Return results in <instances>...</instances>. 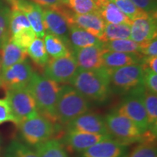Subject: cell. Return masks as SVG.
<instances>
[{
    "label": "cell",
    "mask_w": 157,
    "mask_h": 157,
    "mask_svg": "<svg viewBox=\"0 0 157 157\" xmlns=\"http://www.w3.org/2000/svg\"><path fill=\"white\" fill-rule=\"evenodd\" d=\"M156 14L145 13L133 20L130 25V39L138 44L156 38Z\"/></svg>",
    "instance_id": "cell-14"
},
{
    "label": "cell",
    "mask_w": 157,
    "mask_h": 157,
    "mask_svg": "<svg viewBox=\"0 0 157 157\" xmlns=\"http://www.w3.org/2000/svg\"><path fill=\"white\" fill-rule=\"evenodd\" d=\"M39 157H68L64 146L60 141L51 139L35 147Z\"/></svg>",
    "instance_id": "cell-26"
},
{
    "label": "cell",
    "mask_w": 157,
    "mask_h": 157,
    "mask_svg": "<svg viewBox=\"0 0 157 157\" xmlns=\"http://www.w3.org/2000/svg\"><path fill=\"white\" fill-rule=\"evenodd\" d=\"M12 8L19 10L25 15L36 37L44 38L46 34L43 23L42 7L31 0H16Z\"/></svg>",
    "instance_id": "cell-17"
},
{
    "label": "cell",
    "mask_w": 157,
    "mask_h": 157,
    "mask_svg": "<svg viewBox=\"0 0 157 157\" xmlns=\"http://www.w3.org/2000/svg\"><path fill=\"white\" fill-rule=\"evenodd\" d=\"M108 133L112 139L125 146L144 140L143 134L132 120L119 114L115 110L104 117Z\"/></svg>",
    "instance_id": "cell-5"
},
{
    "label": "cell",
    "mask_w": 157,
    "mask_h": 157,
    "mask_svg": "<svg viewBox=\"0 0 157 157\" xmlns=\"http://www.w3.org/2000/svg\"><path fill=\"white\" fill-rule=\"evenodd\" d=\"M105 52L103 44L72 50L78 67L87 70L103 67V57Z\"/></svg>",
    "instance_id": "cell-16"
},
{
    "label": "cell",
    "mask_w": 157,
    "mask_h": 157,
    "mask_svg": "<svg viewBox=\"0 0 157 157\" xmlns=\"http://www.w3.org/2000/svg\"><path fill=\"white\" fill-rule=\"evenodd\" d=\"M17 126L23 143L34 148L52 139L56 132L55 123L39 113Z\"/></svg>",
    "instance_id": "cell-4"
},
{
    "label": "cell",
    "mask_w": 157,
    "mask_h": 157,
    "mask_svg": "<svg viewBox=\"0 0 157 157\" xmlns=\"http://www.w3.org/2000/svg\"><path fill=\"white\" fill-rule=\"evenodd\" d=\"M141 65L143 67L148 68L154 73H157V56L143 57Z\"/></svg>",
    "instance_id": "cell-41"
},
{
    "label": "cell",
    "mask_w": 157,
    "mask_h": 157,
    "mask_svg": "<svg viewBox=\"0 0 157 157\" xmlns=\"http://www.w3.org/2000/svg\"><path fill=\"white\" fill-rule=\"evenodd\" d=\"M72 52L59 58H50L44 67L43 76L59 84H69L78 70Z\"/></svg>",
    "instance_id": "cell-9"
},
{
    "label": "cell",
    "mask_w": 157,
    "mask_h": 157,
    "mask_svg": "<svg viewBox=\"0 0 157 157\" xmlns=\"http://www.w3.org/2000/svg\"><path fill=\"white\" fill-rule=\"evenodd\" d=\"M157 94L145 89L143 101L146 109L148 122V130L146 132L151 137L156 140L157 130Z\"/></svg>",
    "instance_id": "cell-22"
},
{
    "label": "cell",
    "mask_w": 157,
    "mask_h": 157,
    "mask_svg": "<svg viewBox=\"0 0 157 157\" xmlns=\"http://www.w3.org/2000/svg\"><path fill=\"white\" fill-rule=\"evenodd\" d=\"M130 39V25L126 23H106L100 40L103 43L117 39Z\"/></svg>",
    "instance_id": "cell-25"
},
{
    "label": "cell",
    "mask_w": 157,
    "mask_h": 157,
    "mask_svg": "<svg viewBox=\"0 0 157 157\" xmlns=\"http://www.w3.org/2000/svg\"><path fill=\"white\" fill-rule=\"evenodd\" d=\"M137 7L147 13L156 14L157 0H131Z\"/></svg>",
    "instance_id": "cell-39"
},
{
    "label": "cell",
    "mask_w": 157,
    "mask_h": 157,
    "mask_svg": "<svg viewBox=\"0 0 157 157\" xmlns=\"http://www.w3.org/2000/svg\"><path fill=\"white\" fill-rule=\"evenodd\" d=\"M140 46V53L145 56H157V38L141 43Z\"/></svg>",
    "instance_id": "cell-38"
},
{
    "label": "cell",
    "mask_w": 157,
    "mask_h": 157,
    "mask_svg": "<svg viewBox=\"0 0 157 157\" xmlns=\"http://www.w3.org/2000/svg\"><path fill=\"white\" fill-rule=\"evenodd\" d=\"M95 1V2L96 3V5H98V8H99L101 6H102L103 5H104L105 3H106L107 2L110 1V0H94Z\"/></svg>",
    "instance_id": "cell-42"
},
{
    "label": "cell",
    "mask_w": 157,
    "mask_h": 157,
    "mask_svg": "<svg viewBox=\"0 0 157 157\" xmlns=\"http://www.w3.org/2000/svg\"><path fill=\"white\" fill-rule=\"evenodd\" d=\"M7 3H8L9 5H10L11 7H13V5H15V2H16V0H5Z\"/></svg>",
    "instance_id": "cell-43"
},
{
    "label": "cell",
    "mask_w": 157,
    "mask_h": 157,
    "mask_svg": "<svg viewBox=\"0 0 157 157\" xmlns=\"http://www.w3.org/2000/svg\"><path fill=\"white\" fill-rule=\"evenodd\" d=\"M8 121L15 123V118L12 113L8 101L6 100V98H0V124Z\"/></svg>",
    "instance_id": "cell-37"
},
{
    "label": "cell",
    "mask_w": 157,
    "mask_h": 157,
    "mask_svg": "<svg viewBox=\"0 0 157 157\" xmlns=\"http://www.w3.org/2000/svg\"><path fill=\"white\" fill-rule=\"evenodd\" d=\"M68 39L71 50L74 49L87 48L103 44V42L97 37L76 25L70 26Z\"/></svg>",
    "instance_id": "cell-21"
},
{
    "label": "cell",
    "mask_w": 157,
    "mask_h": 157,
    "mask_svg": "<svg viewBox=\"0 0 157 157\" xmlns=\"http://www.w3.org/2000/svg\"><path fill=\"white\" fill-rule=\"evenodd\" d=\"M110 73L111 70L105 67L90 70L78 68L69 84L90 103L103 104L112 94Z\"/></svg>",
    "instance_id": "cell-1"
},
{
    "label": "cell",
    "mask_w": 157,
    "mask_h": 157,
    "mask_svg": "<svg viewBox=\"0 0 157 157\" xmlns=\"http://www.w3.org/2000/svg\"><path fill=\"white\" fill-rule=\"evenodd\" d=\"M143 85V68L141 64L124 66L110 73V88L117 95H126Z\"/></svg>",
    "instance_id": "cell-6"
},
{
    "label": "cell",
    "mask_w": 157,
    "mask_h": 157,
    "mask_svg": "<svg viewBox=\"0 0 157 157\" xmlns=\"http://www.w3.org/2000/svg\"><path fill=\"white\" fill-rule=\"evenodd\" d=\"M42 15L46 34L61 39L71 50L68 39L70 26L64 15L58 9L42 8Z\"/></svg>",
    "instance_id": "cell-12"
},
{
    "label": "cell",
    "mask_w": 157,
    "mask_h": 157,
    "mask_svg": "<svg viewBox=\"0 0 157 157\" xmlns=\"http://www.w3.org/2000/svg\"><path fill=\"white\" fill-rule=\"evenodd\" d=\"M34 71L27 60L17 63L7 69L2 71L0 87L5 91L27 87Z\"/></svg>",
    "instance_id": "cell-10"
},
{
    "label": "cell",
    "mask_w": 157,
    "mask_h": 157,
    "mask_svg": "<svg viewBox=\"0 0 157 157\" xmlns=\"http://www.w3.org/2000/svg\"><path fill=\"white\" fill-rule=\"evenodd\" d=\"M11 10L0 1V48L10 38V18Z\"/></svg>",
    "instance_id": "cell-32"
},
{
    "label": "cell",
    "mask_w": 157,
    "mask_h": 157,
    "mask_svg": "<svg viewBox=\"0 0 157 157\" xmlns=\"http://www.w3.org/2000/svg\"><path fill=\"white\" fill-rule=\"evenodd\" d=\"M43 39L45 49L50 58H59L72 52L69 47L58 36L46 34Z\"/></svg>",
    "instance_id": "cell-24"
},
{
    "label": "cell",
    "mask_w": 157,
    "mask_h": 157,
    "mask_svg": "<svg viewBox=\"0 0 157 157\" xmlns=\"http://www.w3.org/2000/svg\"><path fill=\"white\" fill-rule=\"evenodd\" d=\"M1 72H2V64H1V58H0V76H1Z\"/></svg>",
    "instance_id": "cell-44"
},
{
    "label": "cell",
    "mask_w": 157,
    "mask_h": 157,
    "mask_svg": "<svg viewBox=\"0 0 157 157\" xmlns=\"http://www.w3.org/2000/svg\"><path fill=\"white\" fill-rule=\"evenodd\" d=\"M5 93L16 125L39 114L36 101L27 87L7 90Z\"/></svg>",
    "instance_id": "cell-8"
},
{
    "label": "cell",
    "mask_w": 157,
    "mask_h": 157,
    "mask_svg": "<svg viewBox=\"0 0 157 157\" xmlns=\"http://www.w3.org/2000/svg\"><path fill=\"white\" fill-rule=\"evenodd\" d=\"M36 37V36L33 29H29L21 31L14 36H10V39L20 48L27 50L29 45L31 44V42L34 40Z\"/></svg>",
    "instance_id": "cell-35"
},
{
    "label": "cell",
    "mask_w": 157,
    "mask_h": 157,
    "mask_svg": "<svg viewBox=\"0 0 157 157\" xmlns=\"http://www.w3.org/2000/svg\"><path fill=\"white\" fill-rule=\"evenodd\" d=\"M63 5L76 14L98 13V8L94 0H61Z\"/></svg>",
    "instance_id": "cell-29"
},
{
    "label": "cell",
    "mask_w": 157,
    "mask_h": 157,
    "mask_svg": "<svg viewBox=\"0 0 157 157\" xmlns=\"http://www.w3.org/2000/svg\"><path fill=\"white\" fill-rule=\"evenodd\" d=\"M127 157H157V151L154 141L143 140L133 148Z\"/></svg>",
    "instance_id": "cell-33"
},
{
    "label": "cell",
    "mask_w": 157,
    "mask_h": 157,
    "mask_svg": "<svg viewBox=\"0 0 157 157\" xmlns=\"http://www.w3.org/2000/svg\"><path fill=\"white\" fill-rule=\"evenodd\" d=\"M144 90L145 87L143 86L127 94L124 96L118 107L114 109L119 114L124 116L132 120L143 134L148 130V118L143 101Z\"/></svg>",
    "instance_id": "cell-7"
},
{
    "label": "cell",
    "mask_w": 157,
    "mask_h": 157,
    "mask_svg": "<svg viewBox=\"0 0 157 157\" xmlns=\"http://www.w3.org/2000/svg\"><path fill=\"white\" fill-rule=\"evenodd\" d=\"M91 103L71 85H63L57 101V122L66 126L84 113L89 111Z\"/></svg>",
    "instance_id": "cell-3"
},
{
    "label": "cell",
    "mask_w": 157,
    "mask_h": 157,
    "mask_svg": "<svg viewBox=\"0 0 157 157\" xmlns=\"http://www.w3.org/2000/svg\"><path fill=\"white\" fill-rule=\"evenodd\" d=\"M1 146H2V140H1V137H0V151H1Z\"/></svg>",
    "instance_id": "cell-45"
},
{
    "label": "cell",
    "mask_w": 157,
    "mask_h": 157,
    "mask_svg": "<svg viewBox=\"0 0 157 157\" xmlns=\"http://www.w3.org/2000/svg\"><path fill=\"white\" fill-rule=\"evenodd\" d=\"M111 138L112 137L109 134H94L76 131H66L63 138V143L70 151L82 153L96 143Z\"/></svg>",
    "instance_id": "cell-15"
},
{
    "label": "cell",
    "mask_w": 157,
    "mask_h": 157,
    "mask_svg": "<svg viewBox=\"0 0 157 157\" xmlns=\"http://www.w3.org/2000/svg\"><path fill=\"white\" fill-rule=\"evenodd\" d=\"M122 13L128 17L131 21L140 17L146 13L139 7H137L131 0H111Z\"/></svg>",
    "instance_id": "cell-34"
},
{
    "label": "cell",
    "mask_w": 157,
    "mask_h": 157,
    "mask_svg": "<svg viewBox=\"0 0 157 157\" xmlns=\"http://www.w3.org/2000/svg\"><path fill=\"white\" fill-rule=\"evenodd\" d=\"M32 29L28 19L19 10L12 8L10 18V36L18 34L26 29Z\"/></svg>",
    "instance_id": "cell-30"
},
{
    "label": "cell",
    "mask_w": 157,
    "mask_h": 157,
    "mask_svg": "<svg viewBox=\"0 0 157 157\" xmlns=\"http://www.w3.org/2000/svg\"><path fill=\"white\" fill-rule=\"evenodd\" d=\"M67 20L69 26H76L85 30L100 39L103 34L106 23L98 13H91L87 14H76L70 11L63 5L58 8Z\"/></svg>",
    "instance_id": "cell-11"
},
{
    "label": "cell",
    "mask_w": 157,
    "mask_h": 157,
    "mask_svg": "<svg viewBox=\"0 0 157 157\" xmlns=\"http://www.w3.org/2000/svg\"><path fill=\"white\" fill-rule=\"evenodd\" d=\"M42 8L58 9L63 6L61 0H31Z\"/></svg>",
    "instance_id": "cell-40"
},
{
    "label": "cell",
    "mask_w": 157,
    "mask_h": 157,
    "mask_svg": "<svg viewBox=\"0 0 157 157\" xmlns=\"http://www.w3.org/2000/svg\"><path fill=\"white\" fill-rule=\"evenodd\" d=\"M0 49H1L0 58H1L2 71L7 69V68L17 63L24 61L28 56L26 50L20 48L12 42L10 39Z\"/></svg>",
    "instance_id": "cell-20"
},
{
    "label": "cell",
    "mask_w": 157,
    "mask_h": 157,
    "mask_svg": "<svg viewBox=\"0 0 157 157\" xmlns=\"http://www.w3.org/2000/svg\"><path fill=\"white\" fill-rule=\"evenodd\" d=\"M5 157H39L35 151H32L25 143L13 140L6 148Z\"/></svg>",
    "instance_id": "cell-31"
},
{
    "label": "cell",
    "mask_w": 157,
    "mask_h": 157,
    "mask_svg": "<svg viewBox=\"0 0 157 157\" xmlns=\"http://www.w3.org/2000/svg\"><path fill=\"white\" fill-rule=\"evenodd\" d=\"M26 52L28 56L30 57L34 63L42 68L44 67L50 58L45 49L44 40L39 37H36L31 42Z\"/></svg>",
    "instance_id": "cell-27"
},
{
    "label": "cell",
    "mask_w": 157,
    "mask_h": 157,
    "mask_svg": "<svg viewBox=\"0 0 157 157\" xmlns=\"http://www.w3.org/2000/svg\"><path fill=\"white\" fill-rule=\"evenodd\" d=\"M143 68V85L145 89L157 94V73L151 70Z\"/></svg>",
    "instance_id": "cell-36"
},
{
    "label": "cell",
    "mask_w": 157,
    "mask_h": 157,
    "mask_svg": "<svg viewBox=\"0 0 157 157\" xmlns=\"http://www.w3.org/2000/svg\"><path fill=\"white\" fill-rule=\"evenodd\" d=\"M65 127L66 131L109 134L104 117L96 113L89 111L71 121Z\"/></svg>",
    "instance_id": "cell-13"
},
{
    "label": "cell",
    "mask_w": 157,
    "mask_h": 157,
    "mask_svg": "<svg viewBox=\"0 0 157 157\" xmlns=\"http://www.w3.org/2000/svg\"><path fill=\"white\" fill-rule=\"evenodd\" d=\"M142 59L141 54L106 51L103 57V67L114 70L130 65L141 64Z\"/></svg>",
    "instance_id": "cell-19"
},
{
    "label": "cell",
    "mask_w": 157,
    "mask_h": 157,
    "mask_svg": "<svg viewBox=\"0 0 157 157\" xmlns=\"http://www.w3.org/2000/svg\"><path fill=\"white\" fill-rule=\"evenodd\" d=\"M62 86L44 76L34 72L27 86L36 101L38 112L53 123H57L56 109Z\"/></svg>",
    "instance_id": "cell-2"
},
{
    "label": "cell",
    "mask_w": 157,
    "mask_h": 157,
    "mask_svg": "<svg viewBox=\"0 0 157 157\" xmlns=\"http://www.w3.org/2000/svg\"><path fill=\"white\" fill-rule=\"evenodd\" d=\"M103 47L106 51L125 52V53H140V46L131 39H117L103 43Z\"/></svg>",
    "instance_id": "cell-28"
},
{
    "label": "cell",
    "mask_w": 157,
    "mask_h": 157,
    "mask_svg": "<svg viewBox=\"0 0 157 157\" xmlns=\"http://www.w3.org/2000/svg\"><path fill=\"white\" fill-rule=\"evenodd\" d=\"M98 13L105 23H110V24L126 23L129 25H131L132 23V21L124 14L119 9V7L111 0L101 6Z\"/></svg>",
    "instance_id": "cell-23"
},
{
    "label": "cell",
    "mask_w": 157,
    "mask_h": 157,
    "mask_svg": "<svg viewBox=\"0 0 157 157\" xmlns=\"http://www.w3.org/2000/svg\"><path fill=\"white\" fill-rule=\"evenodd\" d=\"M128 154V146L111 138L84 151L80 157H127Z\"/></svg>",
    "instance_id": "cell-18"
}]
</instances>
